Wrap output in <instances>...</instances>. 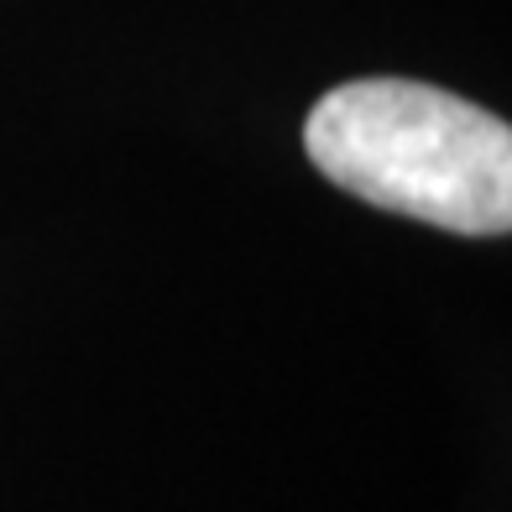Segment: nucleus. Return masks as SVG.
<instances>
[{"mask_svg": "<svg viewBox=\"0 0 512 512\" xmlns=\"http://www.w3.org/2000/svg\"><path fill=\"white\" fill-rule=\"evenodd\" d=\"M309 162L392 215L455 236H507L512 131L450 89L418 79H351L304 121Z\"/></svg>", "mask_w": 512, "mask_h": 512, "instance_id": "1", "label": "nucleus"}]
</instances>
